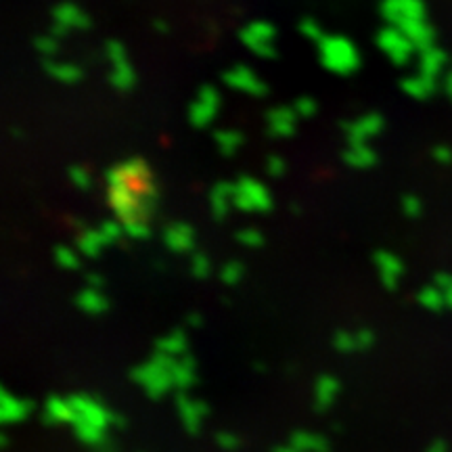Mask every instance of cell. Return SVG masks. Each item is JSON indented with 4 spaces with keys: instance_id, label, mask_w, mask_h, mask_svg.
<instances>
[{
    "instance_id": "cell-1",
    "label": "cell",
    "mask_w": 452,
    "mask_h": 452,
    "mask_svg": "<svg viewBox=\"0 0 452 452\" xmlns=\"http://www.w3.org/2000/svg\"><path fill=\"white\" fill-rule=\"evenodd\" d=\"M107 197L113 214L120 222L128 220H145L155 203L157 191L155 184L149 182H130L120 166L107 172Z\"/></svg>"
},
{
    "instance_id": "cell-2",
    "label": "cell",
    "mask_w": 452,
    "mask_h": 452,
    "mask_svg": "<svg viewBox=\"0 0 452 452\" xmlns=\"http://www.w3.org/2000/svg\"><path fill=\"white\" fill-rule=\"evenodd\" d=\"M74 407V429L86 444H96L103 440V431L111 421V414L107 408L98 405L96 400H91L86 396H74L69 398Z\"/></svg>"
},
{
    "instance_id": "cell-3",
    "label": "cell",
    "mask_w": 452,
    "mask_h": 452,
    "mask_svg": "<svg viewBox=\"0 0 452 452\" xmlns=\"http://www.w3.org/2000/svg\"><path fill=\"white\" fill-rule=\"evenodd\" d=\"M318 55H320V63L324 65V69L339 74V76L354 74L361 65L356 46L341 36H324V40L318 45Z\"/></svg>"
},
{
    "instance_id": "cell-4",
    "label": "cell",
    "mask_w": 452,
    "mask_h": 452,
    "mask_svg": "<svg viewBox=\"0 0 452 452\" xmlns=\"http://www.w3.org/2000/svg\"><path fill=\"white\" fill-rule=\"evenodd\" d=\"M172 364H174L172 356L155 354L153 361L145 362L142 366L136 368L135 379L142 385V390L149 396H162V394H166L174 385Z\"/></svg>"
},
{
    "instance_id": "cell-5",
    "label": "cell",
    "mask_w": 452,
    "mask_h": 452,
    "mask_svg": "<svg viewBox=\"0 0 452 452\" xmlns=\"http://www.w3.org/2000/svg\"><path fill=\"white\" fill-rule=\"evenodd\" d=\"M232 205L241 212H269L272 208L271 193L260 181L243 176L235 184Z\"/></svg>"
},
{
    "instance_id": "cell-6",
    "label": "cell",
    "mask_w": 452,
    "mask_h": 452,
    "mask_svg": "<svg viewBox=\"0 0 452 452\" xmlns=\"http://www.w3.org/2000/svg\"><path fill=\"white\" fill-rule=\"evenodd\" d=\"M381 15L394 28H402L410 21L425 19V4L423 0H383Z\"/></svg>"
},
{
    "instance_id": "cell-7",
    "label": "cell",
    "mask_w": 452,
    "mask_h": 452,
    "mask_svg": "<svg viewBox=\"0 0 452 452\" xmlns=\"http://www.w3.org/2000/svg\"><path fill=\"white\" fill-rule=\"evenodd\" d=\"M241 43L262 59L274 57V28L266 21H254L241 30Z\"/></svg>"
},
{
    "instance_id": "cell-8",
    "label": "cell",
    "mask_w": 452,
    "mask_h": 452,
    "mask_svg": "<svg viewBox=\"0 0 452 452\" xmlns=\"http://www.w3.org/2000/svg\"><path fill=\"white\" fill-rule=\"evenodd\" d=\"M377 45H379V48H381L396 65H405V63H408L410 57H412V52L417 50L414 45L408 40L407 36H405L398 28H394V26H390V28H385V30L379 32Z\"/></svg>"
},
{
    "instance_id": "cell-9",
    "label": "cell",
    "mask_w": 452,
    "mask_h": 452,
    "mask_svg": "<svg viewBox=\"0 0 452 452\" xmlns=\"http://www.w3.org/2000/svg\"><path fill=\"white\" fill-rule=\"evenodd\" d=\"M218 105H220V96H218L216 89L203 86L197 94V98L193 101V105H191V111H188L191 124L197 126V128H205L214 120V115L218 111Z\"/></svg>"
},
{
    "instance_id": "cell-10",
    "label": "cell",
    "mask_w": 452,
    "mask_h": 452,
    "mask_svg": "<svg viewBox=\"0 0 452 452\" xmlns=\"http://www.w3.org/2000/svg\"><path fill=\"white\" fill-rule=\"evenodd\" d=\"M225 82L228 89H235V91L245 92L252 96H262L266 92V84L245 65L230 67L225 74Z\"/></svg>"
},
{
    "instance_id": "cell-11",
    "label": "cell",
    "mask_w": 452,
    "mask_h": 452,
    "mask_svg": "<svg viewBox=\"0 0 452 452\" xmlns=\"http://www.w3.org/2000/svg\"><path fill=\"white\" fill-rule=\"evenodd\" d=\"M381 128H383V120L377 113L362 115L356 122H350V124L344 126L350 145H366V140L373 138L375 135H379Z\"/></svg>"
},
{
    "instance_id": "cell-12",
    "label": "cell",
    "mask_w": 452,
    "mask_h": 452,
    "mask_svg": "<svg viewBox=\"0 0 452 452\" xmlns=\"http://www.w3.org/2000/svg\"><path fill=\"white\" fill-rule=\"evenodd\" d=\"M375 266L379 271V276H381V283L388 287V289H394L400 274H402V262L390 254V252H377L375 256Z\"/></svg>"
},
{
    "instance_id": "cell-13",
    "label": "cell",
    "mask_w": 452,
    "mask_h": 452,
    "mask_svg": "<svg viewBox=\"0 0 452 452\" xmlns=\"http://www.w3.org/2000/svg\"><path fill=\"white\" fill-rule=\"evenodd\" d=\"M55 26L63 28V30H82V28H89V17L72 2H63L55 9Z\"/></svg>"
},
{
    "instance_id": "cell-14",
    "label": "cell",
    "mask_w": 452,
    "mask_h": 452,
    "mask_svg": "<svg viewBox=\"0 0 452 452\" xmlns=\"http://www.w3.org/2000/svg\"><path fill=\"white\" fill-rule=\"evenodd\" d=\"M164 241H166V245H168L172 252L182 254V252H191V249H193L195 237H193L191 226L182 225V222H174V225H170L166 228Z\"/></svg>"
},
{
    "instance_id": "cell-15",
    "label": "cell",
    "mask_w": 452,
    "mask_h": 452,
    "mask_svg": "<svg viewBox=\"0 0 452 452\" xmlns=\"http://www.w3.org/2000/svg\"><path fill=\"white\" fill-rule=\"evenodd\" d=\"M30 402L28 400H21L9 392H2L0 396V417H2V423H17V421H23L28 414H30Z\"/></svg>"
},
{
    "instance_id": "cell-16",
    "label": "cell",
    "mask_w": 452,
    "mask_h": 452,
    "mask_svg": "<svg viewBox=\"0 0 452 452\" xmlns=\"http://www.w3.org/2000/svg\"><path fill=\"white\" fill-rule=\"evenodd\" d=\"M269 128L272 136H291L295 130V118L298 113L287 107H274L269 111Z\"/></svg>"
},
{
    "instance_id": "cell-17",
    "label": "cell",
    "mask_w": 452,
    "mask_h": 452,
    "mask_svg": "<svg viewBox=\"0 0 452 452\" xmlns=\"http://www.w3.org/2000/svg\"><path fill=\"white\" fill-rule=\"evenodd\" d=\"M232 197H235V184H230V182H218L212 188L210 203H212V214L216 220H222L228 214V210L232 205Z\"/></svg>"
},
{
    "instance_id": "cell-18",
    "label": "cell",
    "mask_w": 452,
    "mask_h": 452,
    "mask_svg": "<svg viewBox=\"0 0 452 452\" xmlns=\"http://www.w3.org/2000/svg\"><path fill=\"white\" fill-rule=\"evenodd\" d=\"M179 412H181L182 425L188 431H197L203 425V417H205V407L197 400H188L181 398L179 400Z\"/></svg>"
},
{
    "instance_id": "cell-19",
    "label": "cell",
    "mask_w": 452,
    "mask_h": 452,
    "mask_svg": "<svg viewBox=\"0 0 452 452\" xmlns=\"http://www.w3.org/2000/svg\"><path fill=\"white\" fill-rule=\"evenodd\" d=\"M444 63H446V55H444L440 48L431 46V48H427V50L421 52V72H419V74H423V76L436 80V78L440 76Z\"/></svg>"
},
{
    "instance_id": "cell-20",
    "label": "cell",
    "mask_w": 452,
    "mask_h": 452,
    "mask_svg": "<svg viewBox=\"0 0 452 452\" xmlns=\"http://www.w3.org/2000/svg\"><path fill=\"white\" fill-rule=\"evenodd\" d=\"M339 394V383L337 379L329 377V375H322L315 385V400H317L318 408H327L331 407L335 402Z\"/></svg>"
},
{
    "instance_id": "cell-21",
    "label": "cell",
    "mask_w": 452,
    "mask_h": 452,
    "mask_svg": "<svg viewBox=\"0 0 452 452\" xmlns=\"http://www.w3.org/2000/svg\"><path fill=\"white\" fill-rule=\"evenodd\" d=\"M402 91L410 94L412 98H427L431 92L436 91V80L427 78L423 74L410 76L407 80H402Z\"/></svg>"
},
{
    "instance_id": "cell-22",
    "label": "cell",
    "mask_w": 452,
    "mask_h": 452,
    "mask_svg": "<svg viewBox=\"0 0 452 452\" xmlns=\"http://www.w3.org/2000/svg\"><path fill=\"white\" fill-rule=\"evenodd\" d=\"M344 162L352 168H371L377 157H375V151L368 149L366 145H350L348 151L344 153Z\"/></svg>"
},
{
    "instance_id": "cell-23",
    "label": "cell",
    "mask_w": 452,
    "mask_h": 452,
    "mask_svg": "<svg viewBox=\"0 0 452 452\" xmlns=\"http://www.w3.org/2000/svg\"><path fill=\"white\" fill-rule=\"evenodd\" d=\"M45 67L46 72H48L55 80H59V82H63V84H74V82H78V80L82 78V69H80L78 65H72V63L46 61Z\"/></svg>"
},
{
    "instance_id": "cell-24",
    "label": "cell",
    "mask_w": 452,
    "mask_h": 452,
    "mask_svg": "<svg viewBox=\"0 0 452 452\" xmlns=\"http://www.w3.org/2000/svg\"><path fill=\"white\" fill-rule=\"evenodd\" d=\"M105 245L107 241L103 239L101 230H82V235L78 237V252H82L86 258H96Z\"/></svg>"
},
{
    "instance_id": "cell-25",
    "label": "cell",
    "mask_w": 452,
    "mask_h": 452,
    "mask_svg": "<svg viewBox=\"0 0 452 452\" xmlns=\"http://www.w3.org/2000/svg\"><path fill=\"white\" fill-rule=\"evenodd\" d=\"M186 337L181 331H174L172 335H166L157 341V354H166L172 358H181L186 352Z\"/></svg>"
},
{
    "instance_id": "cell-26",
    "label": "cell",
    "mask_w": 452,
    "mask_h": 452,
    "mask_svg": "<svg viewBox=\"0 0 452 452\" xmlns=\"http://www.w3.org/2000/svg\"><path fill=\"white\" fill-rule=\"evenodd\" d=\"M78 306H80V310H84V312H89V315H101V312L107 310V300L101 295L98 289L89 287V289L80 291V295H78Z\"/></svg>"
},
{
    "instance_id": "cell-27",
    "label": "cell",
    "mask_w": 452,
    "mask_h": 452,
    "mask_svg": "<svg viewBox=\"0 0 452 452\" xmlns=\"http://www.w3.org/2000/svg\"><path fill=\"white\" fill-rule=\"evenodd\" d=\"M46 417L55 423H72L74 421V407L72 400L52 398L46 402Z\"/></svg>"
},
{
    "instance_id": "cell-28",
    "label": "cell",
    "mask_w": 452,
    "mask_h": 452,
    "mask_svg": "<svg viewBox=\"0 0 452 452\" xmlns=\"http://www.w3.org/2000/svg\"><path fill=\"white\" fill-rule=\"evenodd\" d=\"M111 84L118 89V91H130L135 86V72L132 67L128 65V61H122V63H113L111 65Z\"/></svg>"
},
{
    "instance_id": "cell-29",
    "label": "cell",
    "mask_w": 452,
    "mask_h": 452,
    "mask_svg": "<svg viewBox=\"0 0 452 452\" xmlns=\"http://www.w3.org/2000/svg\"><path fill=\"white\" fill-rule=\"evenodd\" d=\"M124 176L128 179L130 182H149L151 181V170L149 166L138 159V157H132V159H126L124 164H120Z\"/></svg>"
},
{
    "instance_id": "cell-30",
    "label": "cell",
    "mask_w": 452,
    "mask_h": 452,
    "mask_svg": "<svg viewBox=\"0 0 452 452\" xmlns=\"http://www.w3.org/2000/svg\"><path fill=\"white\" fill-rule=\"evenodd\" d=\"M291 446L298 452H327V442L317 434H295Z\"/></svg>"
},
{
    "instance_id": "cell-31",
    "label": "cell",
    "mask_w": 452,
    "mask_h": 452,
    "mask_svg": "<svg viewBox=\"0 0 452 452\" xmlns=\"http://www.w3.org/2000/svg\"><path fill=\"white\" fill-rule=\"evenodd\" d=\"M216 142H218V147L222 149L225 155H232L241 147L243 136L239 135V132H235V130H218L216 132Z\"/></svg>"
},
{
    "instance_id": "cell-32",
    "label": "cell",
    "mask_w": 452,
    "mask_h": 452,
    "mask_svg": "<svg viewBox=\"0 0 452 452\" xmlns=\"http://www.w3.org/2000/svg\"><path fill=\"white\" fill-rule=\"evenodd\" d=\"M419 302H421L425 308L438 310V308H442V304L446 302V295H444V291H440V289H436V287H427V289L421 291Z\"/></svg>"
},
{
    "instance_id": "cell-33",
    "label": "cell",
    "mask_w": 452,
    "mask_h": 452,
    "mask_svg": "<svg viewBox=\"0 0 452 452\" xmlns=\"http://www.w3.org/2000/svg\"><path fill=\"white\" fill-rule=\"evenodd\" d=\"M55 260H57V264H59L61 269H67V271L78 269V254H76L74 249L65 247V245L57 247V252H55Z\"/></svg>"
},
{
    "instance_id": "cell-34",
    "label": "cell",
    "mask_w": 452,
    "mask_h": 452,
    "mask_svg": "<svg viewBox=\"0 0 452 452\" xmlns=\"http://www.w3.org/2000/svg\"><path fill=\"white\" fill-rule=\"evenodd\" d=\"M335 348L339 352H354L358 350V341H356V333H350V331H339L333 339Z\"/></svg>"
},
{
    "instance_id": "cell-35",
    "label": "cell",
    "mask_w": 452,
    "mask_h": 452,
    "mask_svg": "<svg viewBox=\"0 0 452 452\" xmlns=\"http://www.w3.org/2000/svg\"><path fill=\"white\" fill-rule=\"evenodd\" d=\"M124 226V235L130 237V239H147L149 237V226L145 220H128V222H122Z\"/></svg>"
},
{
    "instance_id": "cell-36",
    "label": "cell",
    "mask_w": 452,
    "mask_h": 452,
    "mask_svg": "<svg viewBox=\"0 0 452 452\" xmlns=\"http://www.w3.org/2000/svg\"><path fill=\"white\" fill-rule=\"evenodd\" d=\"M300 32H302L308 40H315L318 45L324 40V34H322L320 26H318L315 19H304V21L300 23Z\"/></svg>"
},
{
    "instance_id": "cell-37",
    "label": "cell",
    "mask_w": 452,
    "mask_h": 452,
    "mask_svg": "<svg viewBox=\"0 0 452 452\" xmlns=\"http://www.w3.org/2000/svg\"><path fill=\"white\" fill-rule=\"evenodd\" d=\"M98 230H101V235H103V239H105L107 243H115V241L124 235V226H122V222H113V220L103 222Z\"/></svg>"
},
{
    "instance_id": "cell-38",
    "label": "cell",
    "mask_w": 452,
    "mask_h": 452,
    "mask_svg": "<svg viewBox=\"0 0 452 452\" xmlns=\"http://www.w3.org/2000/svg\"><path fill=\"white\" fill-rule=\"evenodd\" d=\"M241 276H243V269L237 262H228V264H225V269L220 271V278L225 281L226 285H237L241 281Z\"/></svg>"
},
{
    "instance_id": "cell-39",
    "label": "cell",
    "mask_w": 452,
    "mask_h": 452,
    "mask_svg": "<svg viewBox=\"0 0 452 452\" xmlns=\"http://www.w3.org/2000/svg\"><path fill=\"white\" fill-rule=\"evenodd\" d=\"M239 243H243L245 247H260L262 245V235L256 230V228H243L239 235H237Z\"/></svg>"
},
{
    "instance_id": "cell-40",
    "label": "cell",
    "mask_w": 452,
    "mask_h": 452,
    "mask_svg": "<svg viewBox=\"0 0 452 452\" xmlns=\"http://www.w3.org/2000/svg\"><path fill=\"white\" fill-rule=\"evenodd\" d=\"M293 111H295L300 118H310V115H315V111H317V103H315L310 96H302V98L295 101Z\"/></svg>"
},
{
    "instance_id": "cell-41",
    "label": "cell",
    "mask_w": 452,
    "mask_h": 452,
    "mask_svg": "<svg viewBox=\"0 0 452 452\" xmlns=\"http://www.w3.org/2000/svg\"><path fill=\"white\" fill-rule=\"evenodd\" d=\"M69 179L72 182L78 186V188H91V176H89V172L82 168V166H74L72 170H69Z\"/></svg>"
},
{
    "instance_id": "cell-42",
    "label": "cell",
    "mask_w": 452,
    "mask_h": 452,
    "mask_svg": "<svg viewBox=\"0 0 452 452\" xmlns=\"http://www.w3.org/2000/svg\"><path fill=\"white\" fill-rule=\"evenodd\" d=\"M191 269H193V274H195V276L203 278V276L210 274V260H208L203 254H195V256H193V262H191Z\"/></svg>"
},
{
    "instance_id": "cell-43",
    "label": "cell",
    "mask_w": 452,
    "mask_h": 452,
    "mask_svg": "<svg viewBox=\"0 0 452 452\" xmlns=\"http://www.w3.org/2000/svg\"><path fill=\"white\" fill-rule=\"evenodd\" d=\"M107 57H109L111 65L113 63H122V61H126V50L120 43L111 40V43H107Z\"/></svg>"
},
{
    "instance_id": "cell-44",
    "label": "cell",
    "mask_w": 452,
    "mask_h": 452,
    "mask_svg": "<svg viewBox=\"0 0 452 452\" xmlns=\"http://www.w3.org/2000/svg\"><path fill=\"white\" fill-rule=\"evenodd\" d=\"M402 210H405V214H407L408 218H417L421 214V201H419V197L407 195L402 199Z\"/></svg>"
},
{
    "instance_id": "cell-45",
    "label": "cell",
    "mask_w": 452,
    "mask_h": 452,
    "mask_svg": "<svg viewBox=\"0 0 452 452\" xmlns=\"http://www.w3.org/2000/svg\"><path fill=\"white\" fill-rule=\"evenodd\" d=\"M266 172L271 176H283L285 174V162L281 157L272 155V157H269V162H266Z\"/></svg>"
},
{
    "instance_id": "cell-46",
    "label": "cell",
    "mask_w": 452,
    "mask_h": 452,
    "mask_svg": "<svg viewBox=\"0 0 452 452\" xmlns=\"http://www.w3.org/2000/svg\"><path fill=\"white\" fill-rule=\"evenodd\" d=\"M36 48L43 52V55H52L55 50H57V40H55V36H40L38 40H36Z\"/></svg>"
},
{
    "instance_id": "cell-47",
    "label": "cell",
    "mask_w": 452,
    "mask_h": 452,
    "mask_svg": "<svg viewBox=\"0 0 452 452\" xmlns=\"http://www.w3.org/2000/svg\"><path fill=\"white\" fill-rule=\"evenodd\" d=\"M438 285L442 287V291H444V295H446V302L452 306V278L451 276H446V274H440V276H438Z\"/></svg>"
},
{
    "instance_id": "cell-48",
    "label": "cell",
    "mask_w": 452,
    "mask_h": 452,
    "mask_svg": "<svg viewBox=\"0 0 452 452\" xmlns=\"http://www.w3.org/2000/svg\"><path fill=\"white\" fill-rule=\"evenodd\" d=\"M434 157H436L440 164H451L452 149H448V147H436V149H434Z\"/></svg>"
},
{
    "instance_id": "cell-49",
    "label": "cell",
    "mask_w": 452,
    "mask_h": 452,
    "mask_svg": "<svg viewBox=\"0 0 452 452\" xmlns=\"http://www.w3.org/2000/svg\"><path fill=\"white\" fill-rule=\"evenodd\" d=\"M218 444H220V446H225L226 451H232V448L237 446V440H235V436L222 434V436H218Z\"/></svg>"
},
{
    "instance_id": "cell-50",
    "label": "cell",
    "mask_w": 452,
    "mask_h": 452,
    "mask_svg": "<svg viewBox=\"0 0 452 452\" xmlns=\"http://www.w3.org/2000/svg\"><path fill=\"white\" fill-rule=\"evenodd\" d=\"M89 285H91L92 289H98V287L103 285V278H101L98 274H91V276H89Z\"/></svg>"
},
{
    "instance_id": "cell-51",
    "label": "cell",
    "mask_w": 452,
    "mask_h": 452,
    "mask_svg": "<svg viewBox=\"0 0 452 452\" xmlns=\"http://www.w3.org/2000/svg\"><path fill=\"white\" fill-rule=\"evenodd\" d=\"M188 324H193V327L201 324V318H199V315H191V317H188Z\"/></svg>"
},
{
    "instance_id": "cell-52",
    "label": "cell",
    "mask_w": 452,
    "mask_h": 452,
    "mask_svg": "<svg viewBox=\"0 0 452 452\" xmlns=\"http://www.w3.org/2000/svg\"><path fill=\"white\" fill-rule=\"evenodd\" d=\"M155 28H157V30H159L162 34H164V32H168V26H166L164 21H157V23H155Z\"/></svg>"
},
{
    "instance_id": "cell-53",
    "label": "cell",
    "mask_w": 452,
    "mask_h": 452,
    "mask_svg": "<svg viewBox=\"0 0 452 452\" xmlns=\"http://www.w3.org/2000/svg\"><path fill=\"white\" fill-rule=\"evenodd\" d=\"M276 452H298V451H295L293 446H289V448H278V451H276Z\"/></svg>"
},
{
    "instance_id": "cell-54",
    "label": "cell",
    "mask_w": 452,
    "mask_h": 452,
    "mask_svg": "<svg viewBox=\"0 0 452 452\" xmlns=\"http://www.w3.org/2000/svg\"><path fill=\"white\" fill-rule=\"evenodd\" d=\"M448 92H451V96H452V76L448 78Z\"/></svg>"
}]
</instances>
